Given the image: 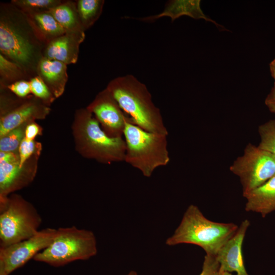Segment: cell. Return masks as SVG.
<instances>
[{
	"label": "cell",
	"mask_w": 275,
	"mask_h": 275,
	"mask_svg": "<svg viewBox=\"0 0 275 275\" xmlns=\"http://www.w3.org/2000/svg\"><path fill=\"white\" fill-rule=\"evenodd\" d=\"M31 93L41 100L45 105L50 106L56 98L51 93L44 81L39 75L30 79Z\"/></svg>",
	"instance_id": "obj_25"
},
{
	"label": "cell",
	"mask_w": 275,
	"mask_h": 275,
	"mask_svg": "<svg viewBox=\"0 0 275 275\" xmlns=\"http://www.w3.org/2000/svg\"><path fill=\"white\" fill-rule=\"evenodd\" d=\"M97 242L93 232L75 226L57 229L50 244L33 258L59 267L76 260H86L96 255Z\"/></svg>",
	"instance_id": "obj_6"
},
{
	"label": "cell",
	"mask_w": 275,
	"mask_h": 275,
	"mask_svg": "<svg viewBox=\"0 0 275 275\" xmlns=\"http://www.w3.org/2000/svg\"><path fill=\"white\" fill-rule=\"evenodd\" d=\"M199 0L185 1L174 0L170 1L166 4L164 9L160 14L154 16L144 18V20H153L161 17L168 16L171 17L173 21L178 17L187 15L194 19H204L206 21H211L218 26H220L213 20L207 17L203 12L200 7Z\"/></svg>",
	"instance_id": "obj_17"
},
{
	"label": "cell",
	"mask_w": 275,
	"mask_h": 275,
	"mask_svg": "<svg viewBox=\"0 0 275 275\" xmlns=\"http://www.w3.org/2000/svg\"><path fill=\"white\" fill-rule=\"evenodd\" d=\"M23 79L30 80L21 67L0 53L1 88Z\"/></svg>",
	"instance_id": "obj_21"
},
{
	"label": "cell",
	"mask_w": 275,
	"mask_h": 275,
	"mask_svg": "<svg viewBox=\"0 0 275 275\" xmlns=\"http://www.w3.org/2000/svg\"><path fill=\"white\" fill-rule=\"evenodd\" d=\"M50 111L49 106L34 95L22 98L18 104L1 114L0 138L25 123L45 119Z\"/></svg>",
	"instance_id": "obj_12"
},
{
	"label": "cell",
	"mask_w": 275,
	"mask_h": 275,
	"mask_svg": "<svg viewBox=\"0 0 275 275\" xmlns=\"http://www.w3.org/2000/svg\"><path fill=\"white\" fill-rule=\"evenodd\" d=\"M230 170L239 178L244 196L275 176V155L249 143Z\"/></svg>",
	"instance_id": "obj_8"
},
{
	"label": "cell",
	"mask_w": 275,
	"mask_h": 275,
	"mask_svg": "<svg viewBox=\"0 0 275 275\" xmlns=\"http://www.w3.org/2000/svg\"><path fill=\"white\" fill-rule=\"evenodd\" d=\"M42 218L34 205L19 195L12 194L0 205V248L36 234Z\"/></svg>",
	"instance_id": "obj_7"
},
{
	"label": "cell",
	"mask_w": 275,
	"mask_h": 275,
	"mask_svg": "<svg viewBox=\"0 0 275 275\" xmlns=\"http://www.w3.org/2000/svg\"><path fill=\"white\" fill-rule=\"evenodd\" d=\"M269 69L271 76L274 79V86H275V58L270 63Z\"/></svg>",
	"instance_id": "obj_31"
},
{
	"label": "cell",
	"mask_w": 275,
	"mask_h": 275,
	"mask_svg": "<svg viewBox=\"0 0 275 275\" xmlns=\"http://www.w3.org/2000/svg\"><path fill=\"white\" fill-rule=\"evenodd\" d=\"M258 132L260 141L258 147L275 155V119L260 125Z\"/></svg>",
	"instance_id": "obj_24"
},
{
	"label": "cell",
	"mask_w": 275,
	"mask_h": 275,
	"mask_svg": "<svg viewBox=\"0 0 275 275\" xmlns=\"http://www.w3.org/2000/svg\"><path fill=\"white\" fill-rule=\"evenodd\" d=\"M46 45L25 13L11 2L1 4V53L20 66L29 79L37 75Z\"/></svg>",
	"instance_id": "obj_1"
},
{
	"label": "cell",
	"mask_w": 275,
	"mask_h": 275,
	"mask_svg": "<svg viewBox=\"0 0 275 275\" xmlns=\"http://www.w3.org/2000/svg\"><path fill=\"white\" fill-rule=\"evenodd\" d=\"M85 38V32L66 33L46 44L43 57L67 65L75 64L78 58L79 46Z\"/></svg>",
	"instance_id": "obj_14"
},
{
	"label": "cell",
	"mask_w": 275,
	"mask_h": 275,
	"mask_svg": "<svg viewBox=\"0 0 275 275\" xmlns=\"http://www.w3.org/2000/svg\"><path fill=\"white\" fill-rule=\"evenodd\" d=\"M126 143L124 161L150 177L154 170L170 161L167 135L148 132L126 120L124 131Z\"/></svg>",
	"instance_id": "obj_5"
},
{
	"label": "cell",
	"mask_w": 275,
	"mask_h": 275,
	"mask_svg": "<svg viewBox=\"0 0 275 275\" xmlns=\"http://www.w3.org/2000/svg\"><path fill=\"white\" fill-rule=\"evenodd\" d=\"M127 275H138V274H137L136 272L134 271H131Z\"/></svg>",
	"instance_id": "obj_33"
},
{
	"label": "cell",
	"mask_w": 275,
	"mask_h": 275,
	"mask_svg": "<svg viewBox=\"0 0 275 275\" xmlns=\"http://www.w3.org/2000/svg\"><path fill=\"white\" fill-rule=\"evenodd\" d=\"M25 14L37 35L46 45L66 33L49 10Z\"/></svg>",
	"instance_id": "obj_18"
},
{
	"label": "cell",
	"mask_w": 275,
	"mask_h": 275,
	"mask_svg": "<svg viewBox=\"0 0 275 275\" xmlns=\"http://www.w3.org/2000/svg\"><path fill=\"white\" fill-rule=\"evenodd\" d=\"M7 88L17 97L24 98L31 93L30 80L23 79L16 81L7 87Z\"/></svg>",
	"instance_id": "obj_27"
},
{
	"label": "cell",
	"mask_w": 275,
	"mask_h": 275,
	"mask_svg": "<svg viewBox=\"0 0 275 275\" xmlns=\"http://www.w3.org/2000/svg\"><path fill=\"white\" fill-rule=\"evenodd\" d=\"M39 156L35 155L21 167L18 152H0V205L13 193L33 181Z\"/></svg>",
	"instance_id": "obj_9"
},
{
	"label": "cell",
	"mask_w": 275,
	"mask_h": 275,
	"mask_svg": "<svg viewBox=\"0 0 275 275\" xmlns=\"http://www.w3.org/2000/svg\"><path fill=\"white\" fill-rule=\"evenodd\" d=\"M59 0H12L11 3L25 13L48 11L61 4Z\"/></svg>",
	"instance_id": "obj_23"
},
{
	"label": "cell",
	"mask_w": 275,
	"mask_h": 275,
	"mask_svg": "<svg viewBox=\"0 0 275 275\" xmlns=\"http://www.w3.org/2000/svg\"><path fill=\"white\" fill-rule=\"evenodd\" d=\"M265 103L268 109L271 113L275 114V86H273L266 97Z\"/></svg>",
	"instance_id": "obj_30"
},
{
	"label": "cell",
	"mask_w": 275,
	"mask_h": 275,
	"mask_svg": "<svg viewBox=\"0 0 275 275\" xmlns=\"http://www.w3.org/2000/svg\"><path fill=\"white\" fill-rule=\"evenodd\" d=\"M86 108L94 115L108 136L115 138L122 137L126 119L106 88L100 92Z\"/></svg>",
	"instance_id": "obj_11"
},
{
	"label": "cell",
	"mask_w": 275,
	"mask_h": 275,
	"mask_svg": "<svg viewBox=\"0 0 275 275\" xmlns=\"http://www.w3.org/2000/svg\"><path fill=\"white\" fill-rule=\"evenodd\" d=\"M215 275H233L231 272L227 271H220L219 270L217 272Z\"/></svg>",
	"instance_id": "obj_32"
},
{
	"label": "cell",
	"mask_w": 275,
	"mask_h": 275,
	"mask_svg": "<svg viewBox=\"0 0 275 275\" xmlns=\"http://www.w3.org/2000/svg\"><path fill=\"white\" fill-rule=\"evenodd\" d=\"M238 228L234 223L211 221L204 216L197 206L190 205L180 225L166 243L168 245L181 243L197 245L202 248L207 255L216 256Z\"/></svg>",
	"instance_id": "obj_4"
},
{
	"label": "cell",
	"mask_w": 275,
	"mask_h": 275,
	"mask_svg": "<svg viewBox=\"0 0 275 275\" xmlns=\"http://www.w3.org/2000/svg\"><path fill=\"white\" fill-rule=\"evenodd\" d=\"M107 90L122 111L126 121L150 132L168 135L160 111L153 103L146 85L133 75L116 77Z\"/></svg>",
	"instance_id": "obj_2"
},
{
	"label": "cell",
	"mask_w": 275,
	"mask_h": 275,
	"mask_svg": "<svg viewBox=\"0 0 275 275\" xmlns=\"http://www.w3.org/2000/svg\"><path fill=\"white\" fill-rule=\"evenodd\" d=\"M57 229L47 228L27 239L0 248V275H9L47 248L54 239Z\"/></svg>",
	"instance_id": "obj_10"
},
{
	"label": "cell",
	"mask_w": 275,
	"mask_h": 275,
	"mask_svg": "<svg viewBox=\"0 0 275 275\" xmlns=\"http://www.w3.org/2000/svg\"><path fill=\"white\" fill-rule=\"evenodd\" d=\"M37 73L56 98L64 93L68 77L67 65L43 57L38 64Z\"/></svg>",
	"instance_id": "obj_15"
},
{
	"label": "cell",
	"mask_w": 275,
	"mask_h": 275,
	"mask_svg": "<svg viewBox=\"0 0 275 275\" xmlns=\"http://www.w3.org/2000/svg\"><path fill=\"white\" fill-rule=\"evenodd\" d=\"M42 149L41 144L35 140H29L26 138L21 141L19 148L18 154L20 166L22 167L29 159L36 154H40Z\"/></svg>",
	"instance_id": "obj_26"
},
{
	"label": "cell",
	"mask_w": 275,
	"mask_h": 275,
	"mask_svg": "<svg viewBox=\"0 0 275 275\" xmlns=\"http://www.w3.org/2000/svg\"><path fill=\"white\" fill-rule=\"evenodd\" d=\"M104 4L103 0H78L76 2L78 15L85 31L99 18Z\"/></svg>",
	"instance_id": "obj_20"
},
{
	"label": "cell",
	"mask_w": 275,
	"mask_h": 275,
	"mask_svg": "<svg viewBox=\"0 0 275 275\" xmlns=\"http://www.w3.org/2000/svg\"><path fill=\"white\" fill-rule=\"evenodd\" d=\"M219 265L215 256L206 255L202 270L200 275H215L219 270Z\"/></svg>",
	"instance_id": "obj_28"
},
{
	"label": "cell",
	"mask_w": 275,
	"mask_h": 275,
	"mask_svg": "<svg viewBox=\"0 0 275 275\" xmlns=\"http://www.w3.org/2000/svg\"><path fill=\"white\" fill-rule=\"evenodd\" d=\"M72 131L75 149L84 157L105 164L124 161V139L108 136L87 108L76 111Z\"/></svg>",
	"instance_id": "obj_3"
},
{
	"label": "cell",
	"mask_w": 275,
	"mask_h": 275,
	"mask_svg": "<svg viewBox=\"0 0 275 275\" xmlns=\"http://www.w3.org/2000/svg\"><path fill=\"white\" fill-rule=\"evenodd\" d=\"M49 11L66 33L85 32L80 22L76 2H62Z\"/></svg>",
	"instance_id": "obj_19"
},
{
	"label": "cell",
	"mask_w": 275,
	"mask_h": 275,
	"mask_svg": "<svg viewBox=\"0 0 275 275\" xmlns=\"http://www.w3.org/2000/svg\"><path fill=\"white\" fill-rule=\"evenodd\" d=\"M42 128L35 121L29 123L25 130L24 138L29 140H35L36 137L41 135Z\"/></svg>",
	"instance_id": "obj_29"
},
{
	"label": "cell",
	"mask_w": 275,
	"mask_h": 275,
	"mask_svg": "<svg viewBox=\"0 0 275 275\" xmlns=\"http://www.w3.org/2000/svg\"><path fill=\"white\" fill-rule=\"evenodd\" d=\"M29 123L18 127L0 138V152H18L19 145L25 136V128Z\"/></svg>",
	"instance_id": "obj_22"
},
{
	"label": "cell",
	"mask_w": 275,
	"mask_h": 275,
	"mask_svg": "<svg viewBox=\"0 0 275 275\" xmlns=\"http://www.w3.org/2000/svg\"><path fill=\"white\" fill-rule=\"evenodd\" d=\"M243 197L246 211L260 213L263 217L275 211V176Z\"/></svg>",
	"instance_id": "obj_16"
},
{
	"label": "cell",
	"mask_w": 275,
	"mask_h": 275,
	"mask_svg": "<svg viewBox=\"0 0 275 275\" xmlns=\"http://www.w3.org/2000/svg\"><path fill=\"white\" fill-rule=\"evenodd\" d=\"M250 225L248 219L240 224L235 233L224 244L215 258L219 264V270L236 275H249L245 268L242 252L243 241Z\"/></svg>",
	"instance_id": "obj_13"
}]
</instances>
